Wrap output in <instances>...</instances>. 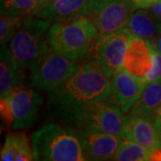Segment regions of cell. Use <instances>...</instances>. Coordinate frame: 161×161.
<instances>
[{
  "label": "cell",
  "instance_id": "cell-1",
  "mask_svg": "<svg viewBox=\"0 0 161 161\" xmlns=\"http://www.w3.org/2000/svg\"><path fill=\"white\" fill-rule=\"evenodd\" d=\"M49 93L54 113L63 120L73 123L88 104L109 100L111 80L99 66L91 62L80 64L69 79Z\"/></svg>",
  "mask_w": 161,
  "mask_h": 161
},
{
  "label": "cell",
  "instance_id": "cell-2",
  "mask_svg": "<svg viewBox=\"0 0 161 161\" xmlns=\"http://www.w3.org/2000/svg\"><path fill=\"white\" fill-rule=\"evenodd\" d=\"M34 160H89L78 132L58 124H47L31 134Z\"/></svg>",
  "mask_w": 161,
  "mask_h": 161
},
{
  "label": "cell",
  "instance_id": "cell-3",
  "mask_svg": "<svg viewBox=\"0 0 161 161\" xmlns=\"http://www.w3.org/2000/svg\"><path fill=\"white\" fill-rule=\"evenodd\" d=\"M98 36L97 27L86 15L52 24L48 31V44L53 51L74 60H80L92 51Z\"/></svg>",
  "mask_w": 161,
  "mask_h": 161
},
{
  "label": "cell",
  "instance_id": "cell-4",
  "mask_svg": "<svg viewBox=\"0 0 161 161\" xmlns=\"http://www.w3.org/2000/svg\"><path fill=\"white\" fill-rule=\"evenodd\" d=\"M50 27L49 21L30 16L23 20L10 40L8 48L23 70L29 68L37 58L49 49Z\"/></svg>",
  "mask_w": 161,
  "mask_h": 161
},
{
  "label": "cell",
  "instance_id": "cell-5",
  "mask_svg": "<svg viewBox=\"0 0 161 161\" xmlns=\"http://www.w3.org/2000/svg\"><path fill=\"white\" fill-rule=\"evenodd\" d=\"M79 65L76 60L49 48L29 67L31 84L36 89L51 92L69 79Z\"/></svg>",
  "mask_w": 161,
  "mask_h": 161
},
{
  "label": "cell",
  "instance_id": "cell-6",
  "mask_svg": "<svg viewBox=\"0 0 161 161\" xmlns=\"http://www.w3.org/2000/svg\"><path fill=\"white\" fill-rule=\"evenodd\" d=\"M108 100H98L88 104L76 115L75 124L78 132L112 133L121 137L127 116Z\"/></svg>",
  "mask_w": 161,
  "mask_h": 161
},
{
  "label": "cell",
  "instance_id": "cell-7",
  "mask_svg": "<svg viewBox=\"0 0 161 161\" xmlns=\"http://www.w3.org/2000/svg\"><path fill=\"white\" fill-rule=\"evenodd\" d=\"M43 99L33 89L18 86L1 98V111L11 123L12 129L24 130L33 125Z\"/></svg>",
  "mask_w": 161,
  "mask_h": 161
},
{
  "label": "cell",
  "instance_id": "cell-8",
  "mask_svg": "<svg viewBox=\"0 0 161 161\" xmlns=\"http://www.w3.org/2000/svg\"><path fill=\"white\" fill-rule=\"evenodd\" d=\"M133 35L127 27L108 34L98 36L91 53L92 62L109 77L124 68L129 41Z\"/></svg>",
  "mask_w": 161,
  "mask_h": 161
},
{
  "label": "cell",
  "instance_id": "cell-9",
  "mask_svg": "<svg viewBox=\"0 0 161 161\" xmlns=\"http://www.w3.org/2000/svg\"><path fill=\"white\" fill-rule=\"evenodd\" d=\"M132 7L127 0H88L87 16L102 36L127 27Z\"/></svg>",
  "mask_w": 161,
  "mask_h": 161
},
{
  "label": "cell",
  "instance_id": "cell-10",
  "mask_svg": "<svg viewBox=\"0 0 161 161\" xmlns=\"http://www.w3.org/2000/svg\"><path fill=\"white\" fill-rule=\"evenodd\" d=\"M110 80L111 94L108 101L125 114L138 100L146 86L139 78L124 68L117 71Z\"/></svg>",
  "mask_w": 161,
  "mask_h": 161
},
{
  "label": "cell",
  "instance_id": "cell-11",
  "mask_svg": "<svg viewBox=\"0 0 161 161\" xmlns=\"http://www.w3.org/2000/svg\"><path fill=\"white\" fill-rule=\"evenodd\" d=\"M154 59V45L149 40L132 36L127 47L124 69L142 80L152 69Z\"/></svg>",
  "mask_w": 161,
  "mask_h": 161
},
{
  "label": "cell",
  "instance_id": "cell-12",
  "mask_svg": "<svg viewBox=\"0 0 161 161\" xmlns=\"http://www.w3.org/2000/svg\"><path fill=\"white\" fill-rule=\"evenodd\" d=\"M81 147L91 160L113 159L122 137L107 132H78Z\"/></svg>",
  "mask_w": 161,
  "mask_h": 161
},
{
  "label": "cell",
  "instance_id": "cell-13",
  "mask_svg": "<svg viewBox=\"0 0 161 161\" xmlns=\"http://www.w3.org/2000/svg\"><path fill=\"white\" fill-rule=\"evenodd\" d=\"M121 137L150 150H161V132L153 121L141 116H127Z\"/></svg>",
  "mask_w": 161,
  "mask_h": 161
},
{
  "label": "cell",
  "instance_id": "cell-14",
  "mask_svg": "<svg viewBox=\"0 0 161 161\" xmlns=\"http://www.w3.org/2000/svg\"><path fill=\"white\" fill-rule=\"evenodd\" d=\"M88 15V0H54L40 7L36 17L49 22H68Z\"/></svg>",
  "mask_w": 161,
  "mask_h": 161
},
{
  "label": "cell",
  "instance_id": "cell-15",
  "mask_svg": "<svg viewBox=\"0 0 161 161\" xmlns=\"http://www.w3.org/2000/svg\"><path fill=\"white\" fill-rule=\"evenodd\" d=\"M127 28L133 36L153 43L161 35V19L149 8H138L132 13Z\"/></svg>",
  "mask_w": 161,
  "mask_h": 161
},
{
  "label": "cell",
  "instance_id": "cell-16",
  "mask_svg": "<svg viewBox=\"0 0 161 161\" xmlns=\"http://www.w3.org/2000/svg\"><path fill=\"white\" fill-rule=\"evenodd\" d=\"M23 69L14 58L6 44L1 45L0 51V96L4 98L13 89L23 85Z\"/></svg>",
  "mask_w": 161,
  "mask_h": 161
},
{
  "label": "cell",
  "instance_id": "cell-17",
  "mask_svg": "<svg viewBox=\"0 0 161 161\" xmlns=\"http://www.w3.org/2000/svg\"><path fill=\"white\" fill-rule=\"evenodd\" d=\"M1 161L34 160L31 142L23 132H13L6 134L4 146L0 153Z\"/></svg>",
  "mask_w": 161,
  "mask_h": 161
},
{
  "label": "cell",
  "instance_id": "cell-18",
  "mask_svg": "<svg viewBox=\"0 0 161 161\" xmlns=\"http://www.w3.org/2000/svg\"><path fill=\"white\" fill-rule=\"evenodd\" d=\"M160 107L161 80H158L147 84L141 97L127 114L128 116H141L153 121Z\"/></svg>",
  "mask_w": 161,
  "mask_h": 161
},
{
  "label": "cell",
  "instance_id": "cell-19",
  "mask_svg": "<svg viewBox=\"0 0 161 161\" xmlns=\"http://www.w3.org/2000/svg\"><path fill=\"white\" fill-rule=\"evenodd\" d=\"M113 160H161V150H150L134 142L122 139Z\"/></svg>",
  "mask_w": 161,
  "mask_h": 161
},
{
  "label": "cell",
  "instance_id": "cell-20",
  "mask_svg": "<svg viewBox=\"0 0 161 161\" xmlns=\"http://www.w3.org/2000/svg\"><path fill=\"white\" fill-rule=\"evenodd\" d=\"M1 14L23 22L25 18L33 16L40 10L38 0H1Z\"/></svg>",
  "mask_w": 161,
  "mask_h": 161
},
{
  "label": "cell",
  "instance_id": "cell-21",
  "mask_svg": "<svg viewBox=\"0 0 161 161\" xmlns=\"http://www.w3.org/2000/svg\"><path fill=\"white\" fill-rule=\"evenodd\" d=\"M23 22H19L12 18L2 15L0 17V43L6 44L7 41L11 40L16 33Z\"/></svg>",
  "mask_w": 161,
  "mask_h": 161
},
{
  "label": "cell",
  "instance_id": "cell-22",
  "mask_svg": "<svg viewBox=\"0 0 161 161\" xmlns=\"http://www.w3.org/2000/svg\"><path fill=\"white\" fill-rule=\"evenodd\" d=\"M161 80V55L157 51L154 47V59H153V66L150 72L144 77L142 81L145 86L152 81Z\"/></svg>",
  "mask_w": 161,
  "mask_h": 161
},
{
  "label": "cell",
  "instance_id": "cell-23",
  "mask_svg": "<svg viewBox=\"0 0 161 161\" xmlns=\"http://www.w3.org/2000/svg\"><path fill=\"white\" fill-rule=\"evenodd\" d=\"M133 8H150L161 0H127Z\"/></svg>",
  "mask_w": 161,
  "mask_h": 161
},
{
  "label": "cell",
  "instance_id": "cell-24",
  "mask_svg": "<svg viewBox=\"0 0 161 161\" xmlns=\"http://www.w3.org/2000/svg\"><path fill=\"white\" fill-rule=\"evenodd\" d=\"M153 123L155 124V125L157 128L159 130V132H161V107L159 108L158 111L157 112V114L153 118Z\"/></svg>",
  "mask_w": 161,
  "mask_h": 161
},
{
  "label": "cell",
  "instance_id": "cell-25",
  "mask_svg": "<svg viewBox=\"0 0 161 161\" xmlns=\"http://www.w3.org/2000/svg\"><path fill=\"white\" fill-rule=\"evenodd\" d=\"M149 9L151 10V11L155 14L156 15H158L161 19V1L158 2V3H157V4H155V5H153L152 6H150Z\"/></svg>",
  "mask_w": 161,
  "mask_h": 161
},
{
  "label": "cell",
  "instance_id": "cell-26",
  "mask_svg": "<svg viewBox=\"0 0 161 161\" xmlns=\"http://www.w3.org/2000/svg\"><path fill=\"white\" fill-rule=\"evenodd\" d=\"M153 45H154L156 50L161 55V35L157 39L155 42H153Z\"/></svg>",
  "mask_w": 161,
  "mask_h": 161
},
{
  "label": "cell",
  "instance_id": "cell-27",
  "mask_svg": "<svg viewBox=\"0 0 161 161\" xmlns=\"http://www.w3.org/2000/svg\"><path fill=\"white\" fill-rule=\"evenodd\" d=\"M38 1H39V5H40V7L44 6L45 5H47V4L51 3L52 1H54V0H38Z\"/></svg>",
  "mask_w": 161,
  "mask_h": 161
}]
</instances>
